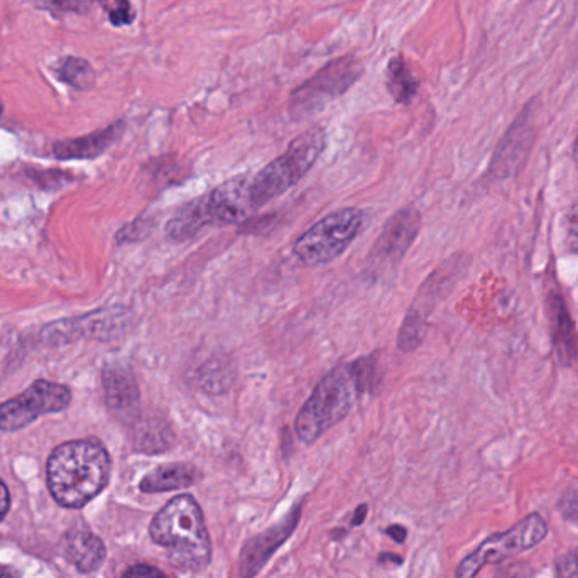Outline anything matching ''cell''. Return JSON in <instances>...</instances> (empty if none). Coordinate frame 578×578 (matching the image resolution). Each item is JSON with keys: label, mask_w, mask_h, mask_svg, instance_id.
<instances>
[{"label": "cell", "mask_w": 578, "mask_h": 578, "mask_svg": "<svg viewBox=\"0 0 578 578\" xmlns=\"http://www.w3.org/2000/svg\"><path fill=\"white\" fill-rule=\"evenodd\" d=\"M374 374L375 362L371 357L328 372L298 413L294 421L298 438L312 446L313 441L334 428L352 412L360 394L371 391Z\"/></svg>", "instance_id": "1"}, {"label": "cell", "mask_w": 578, "mask_h": 578, "mask_svg": "<svg viewBox=\"0 0 578 578\" xmlns=\"http://www.w3.org/2000/svg\"><path fill=\"white\" fill-rule=\"evenodd\" d=\"M111 455L93 438L71 440L56 447L49 455L48 486L58 505L83 508L99 496L111 478Z\"/></svg>", "instance_id": "2"}, {"label": "cell", "mask_w": 578, "mask_h": 578, "mask_svg": "<svg viewBox=\"0 0 578 578\" xmlns=\"http://www.w3.org/2000/svg\"><path fill=\"white\" fill-rule=\"evenodd\" d=\"M149 534L152 542L167 550L176 568L195 571L210 564V533L200 505L189 494L173 497L152 519Z\"/></svg>", "instance_id": "3"}, {"label": "cell", "mask_w": 578, "mask_h": 578, "mask_svg": "<svg viewBox=\"0 0 578 578\" xmlns=\"http://www.w3.org/2000/svg\"><path fill=\"white\" fill-rule=\"evenodd\" d=\"M248 185L251 182L245 178L229 180L183 205L166 223L167 238L185 242L200 234L205 227H226L241 222L247 216L248 208H253Z\"/></svg>", "instance_id": "4"}, {"label": "cell", "mask_w": 578, "mask_h": 578, "mask_svg": "<svg viewBox=\"0 0 578 578\" xmlns=\"http://www.w3.org/2000/svg\"><path fill=\"white\" fill-rule=\"evenodd\" d=\"M326 148L325 130L320 126L310 127L291 141L281 157L267 164L248 185V197L253 208H261L282 193L293 188Z\"/></svg>", "instance_id": "5"}, {"label": "cell", "mask_w": 578, "mask_h": 578, "mask_svg": "<svg viewBox=\"0 0 578 578\" xmlns=\"http://www.w3.org/2000/svg\"><path fill=\"white\" fill-rule=\"evenodd\" d=\"M362 74L363 65L356 55L340 56L326 63L312 79L291 92L288 104L291 119H307L323 111L335 99L349 92Z\"/></svg>", "instance_id": "6"}, {"label": "cell", "mask_w": 578, "mask_h": 578, "mask_svg": "<svg viewBox=\"0 0 578 578\" xmlns=\"http://www.w3.org/2000/svg\"><path fill=\"white\" fill-rule=\"evenodd\" d=\"M366 213L359 208H340L316 222L294 242L293 253L307 266L332 263L362 232Z\"/></svg>", "instance_id": "7"}, {"label": "cell", "mask_w": 578, "mask_h": 578, "mask_svg": "<svg viewBox=\"0 0 578 578\" xmlns=\"http://www.w3.org/2000/svg\"><path fill=\"white\" fill-rule=\"evenodd\" d=\"M546 534H548V524L542 516L533 512L521 519L511 530L487 537L474 553L460 562L455 578H475L486 565L500 564L540 545Z\"/></svg>", "instance_id": "8"}, {"label": "cell", "mask_w": 578, "mask_h": 578, "mask_svg": "<svg viewBox=\"0 0 578 578\" xmlns=\"http://www.w3.org/2000/svg\"><path fill=\"white\" fill-rule=\"evenodd\" d=\"M71 403V390L58 382H33L24 393L0 404V431H18L46 415L65 412Z\"/></svg>", "instance_id": "9"}, {"label": "cell", "mask_w": 578, "mask_h": 578, "mask_svg": "<svg viewBox=\"0 0 578 578\" xmlns=\"http://www.w3.org/2000/svg\"><path fill=\"white\" fill-rule=\"evenodd\" d=\"M130 319H132V313L129 308H101L83 316L49 323L43 328L42 342L49 347H56V345L73 344L80 338L112 340L127 331Z\"/></svg>", "instance_id": "10"}, {"label": "cell", "mask_w": 578, "mask_h": 578, "mask_svg": "<svg viewBox=\"0 0 578 578\" xmlns=\"http://www.w3.org/2000/svg\"><path fill=\"white\" fill-rule=\"evenodd\" d=\"M419 227H421V216L416 208L406 207L394 213L372 245L371 254L366 261L368 275H384L385 271L396 267L415 242Z\"/></svg>", "instance_id": "11"}, {"label": "cell", "mask_w": 578, "mask_h": 578, "mask_svg": "<svg viewBox=\"0 0 578 578\" xmlns=\"http://www.w3.org/2000/svg\"><path fill=\"white\" fill-rule=\"evenodd\" d=\"M105 404L117 421L134 427L142 416L141 393L129 366L112 362L102 371Z\"/></svg>", "instance_id": "12"}, {"label": "cell", "mask_w": 578, "mask_h": 578, "mask_svg": "<svg viewBox=\"0 0 578 578\" xmlns=\"http://www.w3.org/2000/svg\"><path fill=\"white\" fill-rule=\"evenodd\" d=\"M124 130H126V123L117 120L112 126L95 130V132L83 136V138L55 142L53 154H55L56 160L60 161L95 160L119 141Z\"/></svg>", "instance_id": "13"}, {"label": "cell", "mask_w": 578, "mask_h": 578, "mask_svg": "<svg viewBox=\"0 0 578 578\" xmlns=\"http://www.w3.org/2000/svg\"><path fill=\"white\" fill-rule=\"evenodd\" d=\"M65 556L83 574L101 568L107 556L104 542L85 530H73L63 537Z\"/></svg>", "instance_id": "14"}, {"label": "cell", "mask_w": 578, "mask_h": 578, "mask_svg": "<svg viewBox=\"0 0 578 578\" xmlns=\"http://www.w3.org/2000/svg\"><path fill=\"white\" fill-rule=\"evenodd\" d=\"M204 478L200 469L193 464H164L149 472L139 489L146 494L167 493V490L185 489L195 486Z\"/></svg>", "instance_id": "15"}, {"label": "cell", "mask_w": 578, "mask_h": 578, "mask_svg": "<svg viewBox=\"0 0 578 578\" xmlns=\"http://www.w3.org/2000/svg\"><path fill=\"white\" fill-rule=\"evenodd\" d=\"M175 441V434L171 430L170 423L158 415L139 418L134 425V443L136 449L144 453H161L170 449Z\"/></svg>", "instance_id": "16"}, {"label": "cell", "mask_w": 578, "mask_h": 578, "mask_svg": "<svg viewBox=\"0 0 578 578\" xmlns=\"http://www.w3.org/2000/svg\"><path fill=\"white\" fill-rule=\"evenodd\" d=\"M385 86H388V92L391 93L394 102L401 105L412 104L413 99L418 93L419 82L403 56H393L390 63H388V68H385Z\"/></svg>", "instance_id": "17"}, {"label": "cell", "mask_w": 578, "mask_h": 578, "mask_svg": "<svg viewBox=\"0 0 578 578\" xmlns=\"http://www.w3.org/2000/svg\"><path fill=\"white\" fill-rule=\"evenodd\" d=\"M53 73L60 82L73 86L74 90H90L95 85V70L89 61L79 56H65L53 65Z\"/></svg>", "instance_id": "18"}, {"label": "cell", "mask_w": 578, "mask_h": 578, "mask_svg": "<svg viewBox=\"0 0 578 578\" xmlns=\"http://www.w3.org/2000/svg\"><path fill=\"white\" fill-rule=\"evenodd\" d=\"M232 371L223 360H210L200 369V384L205 391L210 393H226L232 382Z\"/></svg>", "instance_id": "19"}, {"label": "cell", "mask_w": 578, "mask_h": 578, "mask_svg": "<svg viewBox=\"0 0 578 578\" xmlns=\"http://www.w3.org/2000/svg\"><path fill=\"white\" fill-rule=\"evenodd\" d=\"M107 11L112 26H129L136 21V11L129 0H96Z\"/></svg>", "instance_id": "20"}, {"label": "cell", "mask_w": 578, "mask_h": 578, "mask_svg": "<svg viewBox=\"0 0 578 578\" xmlns=\"http://www.w3.org/2000/svg\"><path fill=\"white\" fill-rule=\"evenodd\" d=\"M37 5L55 15L67 14H89L96 0H34Z\"/></svg>", "instance_id": "21"}, {"label": "cell", "mask_w": 578, "mask_h": 578, "mask_svg": "<svg viewBox=\"0 0 578 578\" xmlns=\"http://www.w3.org/2000/svg\"><path fill=\"white\" fill-rule=\"evenodd\" d=\"M152 227H154V220L146 219V217H139L134 222L127 223L123 229L115 235V242L119 245L132 244V242L142 241L151 234Z\"/></svg>", "instance_id": "22"}, {"label": "cell", "mask_w": 578, "mask_h": 578, "mask_svg": "<svg viewBox=\"0 0 578 578\" xmlns=\"http://www.w3.org/2000/svg\"><path fill=\"white\" fill-rule=\"evenodd\" d=\"M558 509L567 521L578 524V482L565 490L558 502Z\"/></svg>", "instance_id": "23"}, {"label": "cell", "mask_w": 578, "mask_h": 578, "mask_svg": "<svg viewBox=\"0 0 578 578\" xmlns=\"http://www.w3.org/2000/svg\"><path fill=\"white\" fill-rule=\"evenodd\" d=\"M556 577L578 578V548L571 550L570 553H567V555L558 562Z\"/></svg>", "instance_id": "24"}, {"label": "cell", "mask_w": 578, "mask_h": 578, "mask_svg": "<svg viewBox=\"0 0 578 578\" xmlns=\"http://www.w3.org/2000/svg\"><path fill=\"white\" fill-rule=\"evenodd\" d=\"M567 245L571 253L578 254V201L567 213Z\"/></svg>", "instance_id": "25"}, {"label": "cell", "mask_w": 578, "mask_h": 578, "mask_svg": "<svg viewBox=\"0 0 578 578\" xmlns=\"http://www.w3.org/2000/svg\"><path fill=\"white\" fill-rule=\"evenodd\" d=\"M123 578H167L160 568L149 567V565H136L129 568Z\"/></svg>", "instance_id": "26"}, {"label": "cell", "mask_w": 578, "mask_h": 578, "mask_svg": "<svg viewBox=\"0 0 578 578\" xmlns=\"http://www.w3.org/2000/svg\"><path fill=\"white\" fill-rule=\"evenodd\" d=\"M9 506H11V496L4 482L0 481V521L8 515Z\"/></svg>", "instance_id": "27"}, {"label": "cell", "mask_w": 578, "mask_h": 578, "mask_svg": "<svg viewBox=\"0 0 578 578\" xmlns=\"http://www.w3.org/2000/svg\"><path fill=\"white\" fill-rule=\"evenodd\" d=\"M388 534L394 537V542L403 543L404 540H406V534H408V531L404 530L403 527H393L388 530Z\"/></svg>", "instance_id": "28"}, {"label": "cell", "mask_w": 578, "mask_h": 578, "mask_svg": "<svg viewBox=\"0 0 578 578\" xmlns=\"http://www.w3.org/2000/svg\"><path fill=\"white\" fill-rule=\"evenodd\" d=\"M575 161H577V166H578V138H577V142H575Z\"/></svg>", "instance_id": "29"}, {"label": "cell", "mask_w": 578, "mask_h": 578, "mask_svg": "<svg viewBox=\"0 0 578 578\" xmlns=\"http://www.w3.org/2000/svg\"><path fill=\"white\" fill-rule=\"evenodd\" d=\"M0 578H12L5 570H0Z\"/></svg>", "instance_id": "30"}, {"label": "cell", "mask_w": 578, "mask_h": 578, "mask_svg": "<svg viewBox=\"0 0 578 578\" xmlns=\"http://www.w3.org/2000/svg\"><path fill=\"white\" fill-rule=\"evenodd\" d=\"M2 112H4V105H2V101H0V115H2Z\"/></svg>", "instance_id": "31"}]
</instances>
